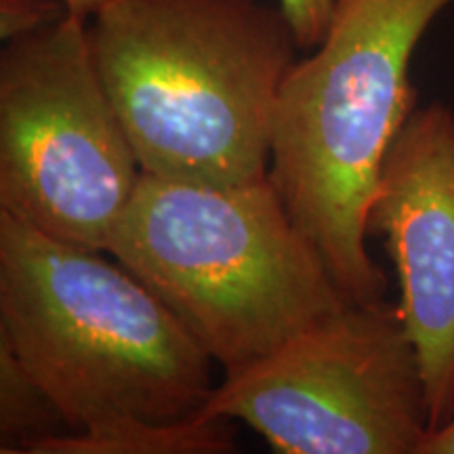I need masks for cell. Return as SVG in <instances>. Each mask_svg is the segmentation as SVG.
I'll use <instances>...</instances> for the list:
<instances>
[{
  "mask_svg": "<svg viewBox=\"0 0 454 454\" xmlns=\"http://www.w3.org/2000/svg\"><path fill=\"white\" fill-rule=\"evenodd\" d=\"M89 43L144 175L240 185L270 175L299 44L259 0H107Z\"/></svg>",
  "mask_w": 454,
  "mask_h": 454,
  "instance_id": "6da1fadb",
  "label": "cell"
},
{
  "mask_svg": "<svg viewBox=\"0 0 454 454\" xmlns=\"http://www.w3.org/2000/svg\"><path fill=\"white\" fill-rule=\"evenodd\" d=\"M0 339L70 431L204 412L213 357L137 276L0 213Z\"/></svg>",
  "mask_w": 454,
  "mask_h": 454,
  "instance_id": "7a4b0ae2",
  "label": "cell"
},
{
  "mask_svg": "<svg viewBox=\"0 0 454 454\" xmlns=\"http://www.w3.org/2000/svg\"><path fill=\"white\" fill-rule=\"evenodd\" d=\"M454 0H339L331 26L284 78L270 179L348 301L383 299L368 253V208L387 147L417 90L411 66Z\"/></svg>",
  "mask_w": 454,
  "mask_h": 454,
  "instance_id": "3957f363",
  "label": "cell"
},
{
  "mask_svg": "<svg viewBox=\"0 0 454 454\" xmlns=\"http://www.w3.org/2000/svg\"><path fill=\"white\" fill-rule=\"evenodd\" d=\"M107 253L225 377L348 303L270 175L227 187L141 175Z\"/></svg>",
  "mask_w": 454,
  "mask_h": 454,
  "instance_id": "277c9868",
  "label": "cell"
},
{
  "mask_svg": "<svg viewBox=\"0 0 454 454\" xmlns=\"http://www.w3.org/2000/svg\"><path fill=\"white\" fill-rule=\"evenodd\" d=\"M95 66L89 21L67 15L0 53V213L107 253L141 181Z\"/></svg>",
  "mask_w": 454,
  "mask_h": 454,
  "instance_id": "5b68a950",
  "label": "cell"
},
{
  "mask_svg": "<svg viewBox=\"0 0 454 454\" xmlns=\"http://www.w3.org/2000/svg\"><path fill=\"white\" fill-rule=\"evenodd\" d=\"M204 414L248 425L280 454H419L427 387L400 305L348 301L240 372Z\"/></svg>",
  "mask_w": 454,
  "mask_h": 454,
  "instance_id": "8992f818",
  "label": "cell"
},
{
  "mask_svg": "<svg viewBox=\"0 0 454 454\" xmlns=\"http://www.w3.org/2000/svg\"><path fill=\"white\" fill-rule=\"evenodd\" d=\"M368 234L383 236L427 387L429 431L454 412V110L417 106L379 170Z\"/></svg>",
  "mask_w": 454,
  "mask_h": 454,
  "instance_id": "52a82bcc",
  "label": "cell"
},
{
  "mask_svg": "<svg viewBox=\"0 0 454 454\" xmlns=\"http://www.w3.org/2000/svg\"><path fill=\"white\" fill-rule=\"evenodd\" d=\"M234 423L204 412L181 421L127 419L51 435L27 454H225L236 450Z\"/></svg>",
  "mask_w": 454,
  "mask_h": 454,
  "instance_id": "ba28073f",
  "label": "cell"
},
{
  "mask_svg": "<svg viewBox=\"0 0 454 454\" xmlns=\"http://www.w3.org/2000/svg\"><path fill=\"white\" fill-rule=\"evenodd\" d=\"M67 431L55 402L0 339V452L27 454L36 442Z\"/></svg>",
  "mask_w": 454,
  "mask_h": 454,
  "instance_id": "9c48e42d",
  "label": "cell"
},
{
  "mask_svg": "<svg viewBox=\"0 0 454 454\" xmlns=\"http://www.w3.org/2000/svg\"><path fill=\"white\" fill-rule=\"evenodd\" d=\"M67 15L64 0H0V38L11 43L30 36Z\"/></svg>",
  "mask_w": 454,
  "mask_h": 454,
  "instance_id": "30bf717a",
  "label": "cell"
},
{
  "mask_svg": "<svg viewBox=\"0 0 454 454\" xmlns=\"http://www.w3.org/2000/svg\"><path fill=\"white\" fill-rule=\"evenodd\" d=\"M337 3L339 0H278L301 51H311L322 43Z\"/></svg>",
  "mask_w": 454,
  "mask_h": 454,
  "instance_id": "8fae6325",
  "label": "cell"
},
{
  "mask_svg": "<svg viewBox=\"0 0 454 454\" xmlns=\"http://www.w3.org/2000/svg\"><path fill=\"white\" fill-rule=\"evenodd\" d=\"M419 454H454V412L444 425L425 435Z\"/></svg>",
  "mask_w": 454,
  "mask_h": 454,
  "instance_id": "7c38bea8",
  "label": "cell"
},
{
  "mask_svg": "<svg viewBox=\"0 0 454 454\" xmlns=\"http://www.w3.org/2000/svg\"><path fill=\"white\" fill-rule=\"evenodd\" d=\"M107 0H64V4L70 11V15L81 17V20H90L98 11L104 7Z\"/></svg>",
  "mask_w": 454,
  "mask_h": 454,
  "instance_id": "4fadbf2b",
  "label": "cell"
}]
</instances>
